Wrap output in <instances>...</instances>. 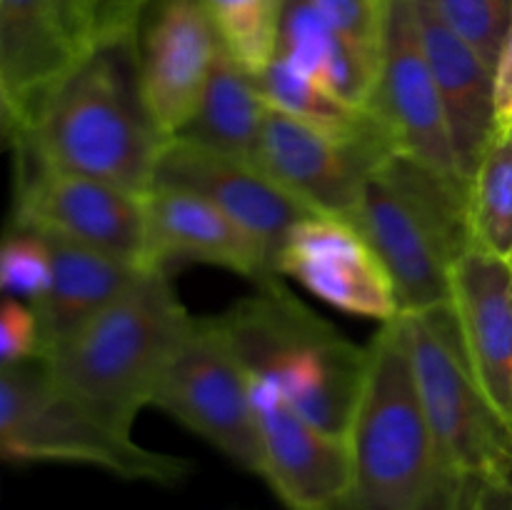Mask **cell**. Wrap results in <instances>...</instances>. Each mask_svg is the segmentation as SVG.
<instances>
[{
    "mask_svg": "<svg viewBox=\"0 0 512 510\" xmlns=\"http://www.w3.org/2000/svg\"><path fill=\"white\" fill-rule=\"evenodd\" d=\"M10 143L25 163L148 195L168 138L145 100L135 33L98 40Z\"/></svg>",
    "mask_w": 512,
    "mask_h": 510,
    "instance_id": "1",
    "label": "cell"
},
{
    "mask_svg": "<svg viewBox=\"0 0 512 510\" xmlns=\"http://www.w3.org/2000/svg\"><path fill=\"white\" fill-rule=\"evenodd\" d=\"M195 315L170 270L145 268L98 315L43 358L50 380L115 428L133 433Z\"/></svg>",
    "mask_w": 512,
    "mask_h": 510,
    "instance_id": "2",
    "label": "cell"
},
{
    "mask_svg": "<svg viewBox=\"0 0 512 510\" xmlns=\"http://www.w3.org/2000/svg\"><path fill=\"white\" fill-rule=\"evenodd\" d=\"M365 353L363 385L345 433L353 475L340 510H440L443 480L405 315L380 323Z\"/></svg>",
    "mask_w": 512,
    "mask_h": 510,
    "instance_id": "3",
    "label": "cell"
},
{
    "mask_svg": "<svg viewBox=\"0 0 512 510\" xmlns=\"http://www.w3.org/2000/svg\"><path fill=\"white\" fill-rule=\"evenodd\" d=\"M348 223L388 270L400 313L450 305L455 265L475 248L468 178L395 153L370 175Z\"/></svg>",
    "mask_w": 512,
    "mask_h": 510,
    "instance_id": "4",
    "label": "cell"
},
{
    "mask_svg": "<svg viewBox=\"0 0 512 510\" xmlns=\"http://www.w3.org/2000/svg\"><path fill=\"white\" fill-rule=\"evenodd\" d=\"M250 378L318 428L345 438L365 375V348L300 303L280 280L220 315Z\"/></svg>",
    "mask_w": 512,
    "mask_h": 510,
    "instance_id": "5",
    "label": "cell"
},
{
    "mask_svg": "<svg viewBox=\"0 0 512 510\" xmlns=\"http://www.w3.org/2000/svg\"><path fill=\"white\" fill-rule=\"evenodd\" d=\"M0 453L8 463H75L123 480L175 485L190 463L135 443L50 380L43 360L0 368Z\"/></svg>",
    "mask_w": 512,
    "mask_h": 510,
    "instance_id": "6",
    "label": "cell"
},
{
    "mask_svg": "<svg viewBox=\"0 0 512 510\" xmlns=\"http://www.w3.org/2000/svg\"><path fill=\"white\" fill-rule=\"evenodd\" d=\"M403 315L410 330L415 383L433 433L445 505L463 480L512 468V430L475 380L453 308L440 305Z\"/></svg>",
    "mask_w": 512,
    "mask_h": 510,
    "instance_id": "7",
    "label": "cell"
},
{
    "mask_svg": "<svg viewBox=\"0 0 512 510\" xmlns=\"http://www.w3.org/2000/svg\"><path fill=\"white\" fill-rule=\"evenodd\" d=\"M150 405L208 440L238 468L260 475L263 445L253 383L220 315L193 318Z\"/></svg>",
    "mask_w": 512,
    "mask_h": 510,
    "instance_id": "8",
    "label": "cell"
},
{
    "mask_svg": "<svg viewBox=\"0 0 512 510\" xmlns=\"http://www.w3.org/2000/svg\"><path fill=\"white\" fill-rule=\"evenodd\" d=\"M98 45L95 0H0V105L8 140Z\"/></svg>",
    "mask_w": 512,
    "mask_h": 510,
    "instance_id": "9",
    "label": "cell"
},
{
    "mask_svg": "<svg viewBox=\"0 0 512 510\" xmlns=\"http://www.w3.org/2000/svg\"><path fill=\"white\" fill-rule=\"evenodd\" d=\"M13 225L150 268L145 195L18 160Z\"/></svg>",
    "mask_w": 512,
    "mask_h": 510,
    "instance_id": "10",
    "label": "cell"
},
{
    "mask_svg": "<svg viewBox=\"0 0 512 510\" xmlns=\"http://www.w3.org/2000/svg\"><path fill=\"white\" fill-rule=\"evenodd\" d=\"M368 110L380 120L398 153L443 175L465 178L420 38L413 0H388L383 53Z\"/></svg>",
    "mask_w": 512,
    "mask_h": 510,
    "instance_id": "11",
    "label": "cell"
},
{
    "mask_svg": "<svg viewBox=\"0 0 512 510\" xmlns=\"http://www.w3.org/2000/svg\"><path fill=\"white\" fill-rule=\"evenodd\" d=\"M153 188L185 190L213 203L265 250L275 270L290 233L305 220L318 218L253 160L233 158L183 138L165 143Z\"/></svg>",
    "mask_w": 512,
    "mask_h": 510,
    "instance_id": "12",
    "label": "cell"
},
{
    "mask_svg": "<svg viewBox=\"0 0 512 510\" xmlns=\"http://www.w3.org/2000/svg\"><path fill=\"white\" fill-rule=\"evenodd\" d=\"M140 83L165 138L193 118L220 38L205 0H150L135 23Z\"/></svg>",
    "mask_w": 512,
    "mask_h": 510,
    "instance_id": "13",
    "label": "cell"
},
{
    "mask_svg": "<svg viewBox=\"0 0 512 510\" xmlns=\"http://www.w3.org/2000/svg\"><path fill=\"white\" fill-rule=\"evenodd\" d=\"M398 150L388 143H350L270 108L255 163L318 215L348 220L370 175Z\"/></svg>",
    "mask_w": 512,
    "mask_h": 510,
    "instance_id": "14",
    "label": "cell"
},
{
    "mask_svg": "<svg viewBox=\"0 0 512 510\" xmlns=\"http://www.w3.org/2000/svg\"><path fill=\"white\" fill-rule=\"evenodd\" d=\"M253 383L263 470L290 510H340L350 493L348 440L305 420L273 388Z\"/></svg>",
    "mask_w": 512,
    "mask_h": 510,
    "instance_id": "15",
    "label": "cell"
},
{
    "mask_svg": "<svg viewBox=\"0 0 512 510\" xmlns=\"http://www.w3.org/2000/svg\"><path fill=\"white\" fill-rule=\"evenodd\" d=\"M278 270L348 315L380 323L400 315L388 270L348 220L318 215L300 223L285 243Z\"/></svg>",
    "mask_w": 512,
    "mask_h": 510,
    "instance_id": "16",
    "label": "cell"
},
{
    "mask_svg": "<svg viewBox=\"0 0 512 510\" xmlns=\"http://www.w3.org/2000/svg\"><path fill=\"white\" fill-rule=\"evenodd\" d=\"M465 355L495 413L512 430V263L470 248L453 270L450 298Z\"/></svg>",
    "mask_w": 512,
    "mask_h": 510,
    "instance_id": "17",
    "label": "cell"
},
{
    "mask_svg": "<svg viewBox=\"0 0 512 510\" xmlns=\"http://www.w3.org/2000/svg\"><path fill=\"white\" fill-rule=\"evenodd\" d=\"M150 268L208 263L233 270L258 285L280 280L265 250L233 218L185 190L153 188L145 195Z\"/></svg>",
    "mask_w": 512,
    "mask_h": 510,
    "instance_id": "18",
    "label": "cell"
},
{
    "mask_svg": "<svg viewBox=\"0 0 512 510\" xmlns=\"http://www.w3.org/2000/svg\"><path fill=\"white\" fill-rule=\"evenodd\" d=\"M415 20L430 70L438 83L453 133L455 153L465 178L478 168L485 148L495 135L493 70L478 53L455 35L425 0H413Z\"/></svg>",
    "mask_w": 512,
    "mask_h": 510,
    "instance_id": "19",
    "label": "cell"
},
{
    "mask_svg": "<svg viewBox=\"0 0 512 510\" xmlns=\"http://www.w3.org/2000/svg\"><path fill=\"white\" fill-rule=\"evenodd\" d=\"M43 238L50 250V283L33 308L43 335L45 358L93 315H98L110 300L118 298L145 268L55 235Z\"/></svg>",
    "mask_w": 512,
    "mask_h": 510,
    "instance_id": "20",
    "label": "cell"
},
{
    "mask_svg": "<svg viewBox=\"0 0 512 510\" xmlns=\"http://www.w3.org/2000/svg\"><path fill=\"white\" fill-rule=\"evenodd\" d=\"M268 110L255 73L230 58L220 45L198 108L175 138L255 163Z\"/></svg>",
    "mask_w": 512,
    "mask_h": 510,
    "instance_id": "21",
    "label": "cell"
},
{
    "mask_svg": "<svg viewBox=\"0 0 512 510\" xmlns=\"http://www.w3.org/2000/svg\"><path fill=\"white\" fill-rule=\"evenodd\" d=\"M275 55L345 103L368 108L375 70L310 0H283Z\"/></svg>",
    "mask_w": 512,
    "mask_h": 510,
    "instance_id": "22",
    "label": "cell"
},
{
    "mask_svg": "<svg viewBox=\"0 0 512 510\" xmlns=\"http://www.w3.org/2000/svg\"><path fill=\"white\" fill-rule=\"evenodd\" d=\"M255 80H258L265 103L288 118L300 120V123L338 140L393 145L380 120L368 108H358V105L340 100L338 95L300 73L280 55H275L260 73H255Z\"/></svg>",
    "mask_w": 512,
    "mask_h": 510,
    "instance_id": "23",
    "label": "cell"
},
{
    "mask_svg": "<svg viewBox=\"0 0 512 510\" xmlns=\"http://www.w3.org/2000/svg\"><path fill=\"white\" fill-rule=\"evenodd\" d=\"M470 230L475 248L512 263V135L503 130L470 175Z\"/></svg>",
    "mask_w": 512,
    "mask_h": 510,
    "instance_id": "24",
    "label": "cell"
},
{
    "mask_svg": "<svg viewBox=\"0 0 512 510\" xmlns=\"http://www.w3.org/2000/svg\"><path fill=\"white\" fill-rule=\"evenodd\" d=\"M220 45L250 73H260L278 53L283 0H205Z\"/></svg>",
    "mask_w": 512,
    "mask_h": 510,
    "instance_id": "25",
    "label": "cell"
},
{
    "mask_svg": "<svg viewBox=\"0 0 512 510\" xmlns=\"http://www.w3.org/2000/svg\"><path fill=\"white\" fill-rule=\"evenodd\" d=\"M495 73L512 30V0H425Z\"/></svg>",
    "mask_w": 512,
    "mask_h": 510,
    "instance_id": "26",
    "label": "cell"
},
{
    "mask_svg": "<svg viewBox=\"0 0 512 510\" xmlns=\"http://www.w3.org/2000/svg\"><path fill=\"white\" fill-rule=\"evenodd\" d=\"M0 283L5 295L30 305L48 290L50 250L43 235L10 223L0 250Z\"/></svg>",
    "mask_w": 512,
    "mask_h": 510,
    "instance_id": "27",
    "label": "cell"
},
{
    "mask_svg": "<svg viewBox=\"0 0 512 510\" xmlns=\"http://www.w3.org/2000/svg\"><path fill=\"white\" fill-rule=\"evenodd\" d=\"M325 20L378 70L383 53L388 0H310Z\"/></svg>",
    "mask_w": 512,
    "mask_h": 510,
    "instance_id": "28",
    "label": "cell"
},
{
    "mask_svg": "<svg viewBox=\"0 0 512 510\" xmlns=\"http://www.w3.org/2000/svg\"><path fill=\"white\" fill-rule=\"evenodd\" d=\"M43 358V335L35 308L25 300L5 295L0 308V360L18 365Z\"/></svg>",
    "mask_w": 512,
    "mask_h": 510,
    "instance_id": "29",
    "label": "cell"
},
{
    "mask_svg": "<svg viewBox=\"0 0 512 510\" xmlns=\"http://www.w3.org/2000/svg\"><path fill=\"white\" fill-rule=\"evenodd\" d=\"M443 510H512V468L463 480Z\"/></svg>",
    "mask_w": 512,
    "mask_h": 510,
    "instance_id": "30",
    "label": "cell"
},
{
    "mask_svg": "<svg viewBox=\"0 0 512 510\" xmlns=\"http://www.w3.org/2000/svg\"><path fill=\"white\" fill-rule=\"evenodd\" d=\"M148 3L150 0H95L98 40L135 33V23Z\"/></svg>",
    "mask_w": 512,
    "mask_h": 510,
    "instance_id": "31",
    "label": "cell"
},
{
    "mask_svg": "<svg viewBox=\"0 0 512 510\" xmlns=\"http://www.w3.org/2000/svg\"><path fill=\"white\" fill-rule=\"evenodd\" d=\"M493 100H495V128H512V30L505 40V48L500 53L498 65L493 73Z\"/></svg>",
    "mask_w": 512,
    "mask_h": 510,
    "instance_id": "32",
    "label": "cell"
},
{
    "mask_svg": "<svg viewBox=\"0 0 512 510\" xmlns=\"http://www.w3.org/2000/svg\"><path fill=\"white\" fill-rule=\"evenodd\" d=\"M503 133H505V130H503ZM508 133H510V135H512V128H510V130H508Z\"/></svg>",
    "mask_w": 512,
    "mask_h": 510,
    "instance_id": "33",
    "label": "cell"
}]
</instances>
